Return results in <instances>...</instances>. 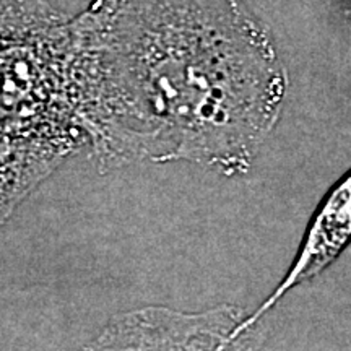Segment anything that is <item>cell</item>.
Returning a JSON list of instances; mask_svg holds the SVG:
<instances>
[{
  "instance_id": "6da1fadb",
  "label": "cell",
  "mask_w": 351,
  "mask_h": 351,
  "mask_svg": "<svg viewBox=\"0 0 351 351\" xmlns=\"http://www.w3.org/2000/svg\"><path fill=\"white\" fill-rule=\"evenodd\" d=\"M221 307L184 313L148 307L121 317L90 351H252Z\"/></svg>"
},
{
  "instance_id": "7a4b0ae2",
  "label": "cell",
  "mask_w": 351,
  "mask_h": 351,
  "mask_svg": "<svg viewBox=\"0 0 351 351\" xmlns=\"http://www.w3.org/2000/svg\"><path fill=\"white\" fill-rule=\"evenodd\" d=\"M351 243V173L332 189L307 226L295 262L274 293L247 314L244 330L258 326L261 319L298 285L307 283L328 269Z\"/></svg>"
}]
</instances>
